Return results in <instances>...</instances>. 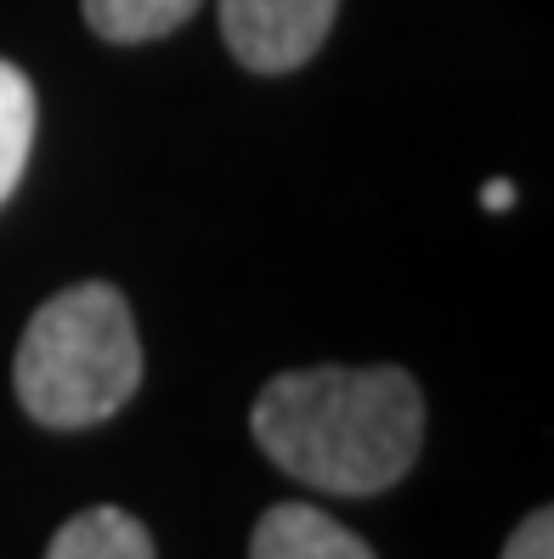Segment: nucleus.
<instances>
[{"mask_svg": "<svg viewBox=\"0 0 554 559\" xmlns=\"http://www.w3.org/2000/svg\"><path fill=\"white\" fill-rule=\"evenodd\" d=\"M260 452L334 498L390 491L425 447V390L402 368H295L249 407Z\"/></svg>", "mask_w": 554, "mask_h": 559, "instance_id": "nucleus-1", "label": "nucleus"}, {"mask_svg": "<svg viewBox=\"0 0 554 559\" xmlns=\"http://www.w3.org/2000/svg\"><path fill=\"white\" fill-rule=\"evenodd\" d=\"M12 384L23 413L46 430H91L142 384V340L114 283H74L28 317Z\"/></svg>", "mask_w": 554, "mask_h": 559, "instance_id": "nucleus-2", "label": "nucleus"}, {"mask_svg": "<svg viewBox=\"0 0 554 559\" xmlns=\"http://www.w3.org/2000/svg\"><path fill=\"white\" fill-rule=\"evenodd\" d=\"M221 35L255 74H288L311 62L340 17V0H215Z\"/></svg>", "mask_w": 554, "mask_h": 559, "instance_id": "nucleus-3", "label": "nucleus"}, {"mask_svg": "<svg viewBox=\"0 0 554 559\" xmlns=\"http://www.w3.org/2000/svg\"><path fill=\"white\" fill-rule=\"evenodd\" d=\"M249 559H374V548L311 503H278L260 514Z\"/></svg>", "mask_w": 554, "mask_h": 559, "instance_id": "nucleus-4", "label": "nucleus"}, {"mask_svg": "<svg viewBox=\"0 0 554 559\" xmlns=\"http://www.w3.org/2000/svg\"><path fill=\"white\" fill-rule=\"evenodd\" d=\"M46 559H158V548L137 514L103 503V509H80L74 520H62Z\"/></svg>", "mask_w": 554, "mask_h": 559, "instance_id": "nucleus-5", "label": "nucleus"}, {"mask_svg": "<svg viewBox=\"0 0 554 559\" xmlns=\"http://www.w3.org/2000/svg\"><path fill=\"white\" fill-rule=\"evenodd\" d=\"M35 124H40V103H35V85L17 62L0 57V204L17 192L23 170H28V153H35Z\"/></svg>", "mask_w": 554, "mask_h": 559, "instance_id": "nucleus-6", "label": "nucleus"}, {"mask_svg": "<svg viewBox=\"0 0 554 559\" xmlns=\"http://www.w3.org/2000/svg\"><path fill=\"white\" fill-rule=\"evenodd\" d=\"M80 7H85V23L103 40L148 46V40H165L170 28H181L204 0H80Z\"/></svg>", "mask_w": 554, "mask_h": 559, "instance_id": "nucleus-7", "label": "nucleus"}, {"mask_svg": "<svg viewBox=\"0 0 554 559\" xmlns=\"http://www.w3.org/2000/svg\"><path fill=\"white\" fill-rule=\"evenodd\" d=\"M504 559H554V514L549 509H532L527 520L515 525Z\"/></svg>", "mask_w": 554, "mask_h": 559, "instance_id": "nucleus-8", "label": "nucleus"}, {"mask_svg": "<svg viewBox=\"0 0 554 559\" xmlns=\"http://www.w3.org/2000/svg\"><path fill=\"white\" fill-rule=\"evenodd\" d=\"M481 204H486V210H509V204H515V187H509V181H486V187H481Z\"/></svg>", "mask_w": 554, "mask_h": 559, "instance_id": "nucleus-9", "label": "nucleus"}]
</instances>
